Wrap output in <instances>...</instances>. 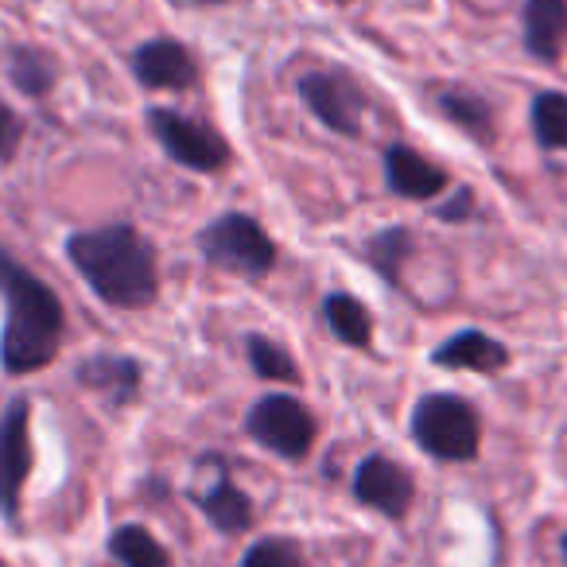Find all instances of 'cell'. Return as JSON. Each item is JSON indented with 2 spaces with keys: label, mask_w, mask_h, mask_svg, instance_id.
<instances>
[{
  "label": "cell",
  "mask_w": 567,
  "mask_h": 567,
  "mask_svg": "<svg viewBox=\"0 0 567 567\" xmlns=\"http://www.w3.org/2000/svg\"><path fill=\"white\" fill-rule=\"evenodd\" d=\"M148 133L159 141V148L167 152V159H175L179 167L198 175H214L229 164V141L210 128L206 121L187 117L179 110H148Z\"/></svg>",
  "instance_id": "6"
},
{
  "label": "cell",
  "mask_w": 567,
  "mask_h": 567,
  "mask_svg": "<svg viewBox=\"0 0 567 567\" xmlns=\"http://www.w3.org/2000/svg\"><path fill=\"white\" fill-rule=\"evenodd\" d=\"M0 292H4V331H0L4 373L24 378V373L48 370L59 358L66 331L59 296L4 249H0Z\"/></svg>",
  "instance_id": "2"
},
{
  "label": "cell",
  "mask_w": 567,
  "mask_h": 567,
  "mask_svg": "<svg viewBox=\"0 0 567 567\" xmlns=\"http://www.w3.org/2000/svg\"><path fill=\"white\" fill-rule=\"evenodd\" d=\"M520 40L540 63H556L567 43V0H525L520 9Z\"/></svg>",
  "instance_id": "14"
},
{
  "label": "cell",
  "mask_w": 567,
  "mask_h": 567,
  "mask_svg": "<svg viewBox=\"0 0 567 567\" xmlns=\"http://www.w3.org/2000/svg\"><path fill=\"white\" fill-rule=\"evenodd\" d=\"M300 97L331 133L358 136L362 133V117L370 110L362 82L347 71H308L300 79Z\"/></svg>",
  "instance_id": "8"
},
{
  "label": "cell",
  "mask_w": 567,
  "mask_h": 567,
  "mask_svg": "<svg viewBox=\"0 0 567 567\" xmlns=\"http://www.w3.org/2000/svg\"><path fill=\"white\" fill-rule=\"evenodd\" d=\"M133 74L148 90H187L198 79V63L187 43L148 40L133 51Z\"/></svg>",
  "instance_id": "11"
},
{
  "label": "cell",
  "mask_w": 567,
  "mask_h": 567,
  "mask_svg": "<svg viewBox=\"0 0 567 567\" xmlns=\"http://www.w3.org/2000/svg\"><path fill=\"white\" fill-rule=\"evenodd\" d=\"M245 358H249L252 373L265 381H284V385H296L300 381V365L280 342H272L268 334H245Z\"/></svg>",
  "instance_id": "22"
},
{
  "label": "cell",
  "mask_w": 567,
  "mask_h": 567,
  "mask_svg": "<svg viewBox=\"0 0 567 567\" xmlns=\"http://www.w3.org/2000/svg\"><path fill=\"white\" fill-rule=\"evenodd\" d=\"M66 257L102 303L121 311L152 308L159 296L156 245L128 221L66 237Z\"/></svg>",
  "instance_id": "1"
},
{
  "label": "cell",
  "mask_w": 567,
  "mask_h": 567,
  "mask_svg": "<svg viewBox=\"0 0 567 567\" xmlns=\"http://www.w3.org/2000/svg\"><path fill=\"white\" fill-rule=\"evenodd\" d=\"M354 497L365 509H378L381 517L401 520L409 517L412 502H416V478L396 458L365 455L354 471Z\"/></svg>",
  "instance_id": "9"
},
{
  "label": "cell",
  "mask_w": 567,
  "mask_h": 567,
  "mask_svg": "<svg viewBox=\"0 0 567 567\" xmlns=\"http://www.w3.org/2000/svg\"><path fill=\"white\" fill-rule=\"evenodd\" d=\"M385 183L393 195L412 198V203H427V198H440L451 187V175L440 164L420 156L416 148H409V144H389Z\"/></svg>",
  "instance_id": "12"
},
{
  "label": "cell",
  "mask_w": 567,
  "mask_h": 567,
  "mask_svg": "<svg viewBox=\"0 0 567 567\" xmlns=\"http://www.w3.org/2000/svg\"><path fill=\"white\" fill-rule=\"evenodd\" d=\"M195 502H198V509H203V517L210 520L218 533L241 536L252 528V502H249V494L226 474V463H221L218 478H214L203 494H195Z\"/></svg>",
  "instance_id": "16"
},
{
  "label": "cell",
  "mask_w": 567,
  "mask_h": 567,
  "mask_svg": "<svg viewBox=\"0 0 567 567\" xmlns=\"http://www.w3.org/2000/svg\"><path fill=\"white\" fill-rule=\"evenodd\" d=\"M323 319L327 327H331V334L339 342H347V347L354 350H365L373 339V316L370 308H365L358 296L350 292H331L323 300Z\"/></svg>",
  "instance_id": "17"
},
{
  "label": "cell",
  "mask_w": 567,
  "mask_h": 567,
  "mask_svg": "<svg viewBox=\"0 0 567 567\" xmlns=\"http://www.w3.org/2000/svg\"><path fill=\"white\" fill-rule=\"evenodd\" d=\"M0 567H9V564H4V559H0Z\"/></svg>",
  "instance_id": "28"
},
{
  "label": "cell",
  "mask_w": 567,
  "mask_h": 567,
  "mask_svg": "<svg viewBox=\"0 0 567 567\" xmlns=\"http://www.w3.org/2000/svg\"><path fill=\"white\" fill-rule=\"evenodd\" d=\"M24 141V117L9 102H0V164H12Z\"/></svg>",
  "instance_id": "24"
},
{
  "label": "cell",
  "mask_w": 567,
  "mask_h": 567,
  "mask_svg": "<svg viewBox=\"0 0 567 567\" xmlns=\"http://www.w3.org/2000/svg\"><path fill=\"white\" fill-rule=\"evenodd\" d=\"M409 432L424 455L440 463H471L482 447V416L458 393H427L416 401Z\"/></svg>",
  "instance_id": "3"
},
{
  "label": "cell",
  "mask_w": 567,
  "mask_h": 567,
  "mask_svg": "<svg viewBox=\"0 0 567 567\" xmlns=\"http://www.w3.org/2000/svg\"><path fill=\"white\" fill-rule=\"evenodd\" d=\"M179 9H210V4H226V0H172Z\"/></svg>",
  "instance_id": "26"
},
{
  "label": "cell",
  "mask_w": 567,
  "mask_h": 567,
  "mask_svg": "<svg viewBox=\"0 0 567 567\" xmlns=\"http://www.w3.org/2000/svg\"><path fill=\"white\" fill-rule=\"evenodd\" d=\"M32 474V404L28 396H12L0 412V517L12 528L20 525V497Z\"/></svg>",
  "instance_id": "7"
},
{
  "label": "cell",
  "mask_w": 567,
  "mask_h": 567,
  "mask_svg": "<svg viewBox=\"0 0 567 567\" xmlns=\"http://www.w3.org/2000/svg\"><path fill=\"white\" fill-rule=\"evenodd\" d=\"M198 249H203L206 265L245 276V280H260L276 268V241L245 210H226L214 221H206L198 229Z\"/></svg>",
  "instance_id": "4"
},
{
  "label": "cell",
  "mask_w": 567,
  "mask_h": 567,
  "mask_svg": "<svg viewBox=\"0 0 567 567\" xmlns=\"http://www.w3.org/2000/svg\"><path fill=\"white\" fill-rule=\"evenodd\" d=\"M339 4H347V0H339Z\"/></svg>",
  "instance_id": "29"
},
{
  "label": "cell",
  "mask_w": 567,
  "mask_h": 567,
  "mask_svg": "<svg viewBox=\"0 0 567 567\" xmlns=\"http://www.w3.org/2000/svg\"><path fill=\"white\" fill-rule=\"evenodd\" d=\"M435 110H440L458 133H466L474 144H482V148H489V144L497 141L494 105H489L478 90H466V86L435 90Z\"/></svg>",
  "instance_id": "15"
},
{
  "label": "cell",
  "mask_w": 567,
  "mask_h": 567,
  "mask_svg": "<svg viewBox=\"0 0 567 567\" xmlns=\"http://www.w3.org/2000/svg\"><path fill=\"white\" fill-rule=\"evenodd\" d=\"M432 365L440 370H471V373H502L509 365V350L494 339V334L478 331V327H463L451 334L443 347L432 350Z\"/></svg>",
  "instance_id": "13"
},
{
  "label": "cell",
  "mask_w": 567,
  "mask_h": 567,
  "mask_svg": "<svg viewBox=\"0 0 567 567\" xmlns=\"http://www.w3.org/2000/svg\"><path fill=\"white\" fill-rule=\"evenodd\" d=\"M528 121H533V136L540 148L567 152V94H559V90H540V94L533 97Z\"/></svg>",
  "instance_id": "21"
},
{
  "label": "cell",
  "mask_w": 567,
  "mask_h": 567,
  "mask_svg": "<svg viewBox=\"0 0 567 567\" xmlns=\"http://www.w3.org/2000/svg\"><path fill=\"white\" fill-rule=\"evenodd\" d=\"M559 548H564V559H567V533H564V544H559Z\"/></svg>",
  "instance_id": "27"
},
{
  "label": "cell",
  "mask_w": 567,
  "mask_h": 567,
  "mask_svg": "<svg viewBox=\"0 0 567 567\" xmlns=\"http://www.w3.org/2000/svg\"><path fill=\"white\" fill-rule=\"evenodd\" d=\"M74 381L90 393H97L113 409H125L141 396L144 365L128 354H90L74 365Z\"/></svg>",
  "instance_id": "10"
},
{
  "label": "cell",
  "mask_w": 567,
  "mask_h": 567,
  "mask_svg": "<svg viewBox=\"0 0 567 567\" xmlns=\"http://www.w3.org/2000/svg\"><path fill=\"white\" fill-rule=\"evenodd\" d=\"M412 245H416L412 229H404V226L381 229V234L370 237V245H365V260L378 268L381 280L396 288V284H401V272H404V260L412 257Z\"/></svg>",
  "instance_id": "20"
},
{
  "label": "cell",
  "mask_w": 567,
  "mask_h": 567,
  "mask_svg": "<svg viewBox=\"0 0 567 567\" xmlns=\"http://www.w3.org/2000/svg\"><path fill=\"white\" fill-rule=\"evenodd\" d=\"M9 79L20 94L48 97L59 82V63L43 48H12L9 51Z\"/></svg>",
  "instance_id": "18"
},
{
  "label": "cell",
  "mask_w": 567,
  "mask_h": 567,
  "mask_svg": "<svg viewBox=\"0 0 567 567\" xmlns=\"http://www.w3.org/2000/svg\"><path fill=\"white\" fill-rule=\"evenodd\" d=\"M471 210H474V195H471V187H458L455 190V198L451 203H440V218L443 221H466L471 218Z\"/></svg>",
  "instance_id": "25"
},
{
  "label": "cell",
  "mask_w": 567,
  "mask_h": 567,
  "mask_svg": "<svg viewBox=\"0 0 567 567\" xmlns=\"http://www.w3.org/2000/svg\"><path fill=\"white\" fill-rule=\"evenodd\" d=\"M110 556L121 567H175L172 551L156 540L144 525H121L110 536Z\"/></svg>",
  "instance_id": "19"
},
{
  "label": "cell",
  "mask_w": 567,
  "mask_h": 567,
  "mask_svg": "<svg viewBox=\"0 0 567 567\" xmlns=\"http://www.w3.org/2000/svg\"><path fill=\"white\" fill-rule=\"evenodd\" d=\"M237 567H311V564L292 536H265V540L245 548Z\"/></svg>",
  "instance_id": "23"
},
{
  "label": "cell",
  "mask_w": 567,
  "mask_h": 567,
  "mask_svg": "<svg viewBox=\"0 0 567 567\" xmlns=\"http://www.w3.org/2000/svg\"><path fill=\"white\" fill-rule=\"evenodd\" d=\"M316 416L303 401L288 393H268L260 401H252V409L245 412V435L252 443H260L272 455L288 458V463H300L316 447Z\"/></svg>",
  "instance_id": "5"
}]
</instances>
